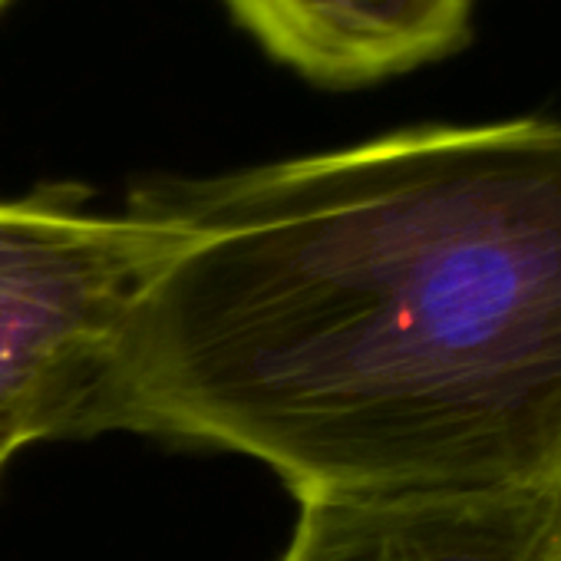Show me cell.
Returning <instances> with one entry per match:
<instances>
[{"label": "cell", "mask_w": 561, "mask_h": 561, "mask_svg": "<svg viewBox=\"0 0 561 561\" xmlns=\"http://www.w3.org/2000/svg\"><path fill=\"white\" fill-rule=\"evenodd\" d=\"M11 4H14V0H0V11H8Z\"/></svg>", "instance_id": "cell-5"}, {"label": "cell", "mask_w": 561, "mask_h": 561, "mask_svg": "<svg viewBox=\"0 0 561 561\" xmlns=\"http://www.w3.org/2000/svg\"><path fill=\"white\" fill-rule=\"evenodd\" d=\"M175 221L100 211L80 185L0 198V479L34 443L93 433L126 328L175 254Z\"/></svg>", "instance_id": "cell-2"}, {"label": "cell", "mask_w": 561, "mask_h": 561, "mask_svg": "<svg viewBox=\"0 0 561 561\" xmlns=\"http://www.w3.org/2000/svg\"><path fill=\"white\" fill-rule=\"evenodd\" d=\"M126 202L182 241L93 433L238 453L295 499L561 492V119L420 126Z\"/></svg>", "instance_id": "cell-1"}, {"label": "cell", "mask_w": 561, "mask_h": 561, "mask_svg": "<svg viewBox=\"0 0 561 561\" xmlns=\"http://www.w3.org/2000/svg\"><path fill=\"white\" fill-rule=\"evenodd\" d=\"M277 561H561V492L298 499Z\"/></svg>", "instance_id": "cell-3"}, {"label": "cell", "mask_w": 561, "mask_h": 561, "mask_svg": "<svg viewBox=\"0 0 561 561\" xmlns=\"http://www.w3.org/2000/svg\"><path fill=\"white\" fill-rule=\"evenodd\" d=\"M238 24L318 87H367L456 54L469 0H225Z\"/></svg>", "instance_id": "cell-4"}]
</instances>
